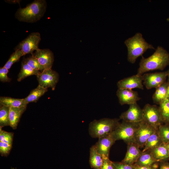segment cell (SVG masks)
I'll return each instance as SVG.
<instances>
[{
	"instance_id": "obj_15",
	"label": "cell",
	"mask_w": 169,
	"mask_h": 169,
	"mask_svg": "<svg viewBox=\"0 0 169 169\" xmlns=\"http://www.w3.org/2000/svg\"><path fill=\"white\" fill-rule=\"evenodd\" d=\"M119 102L121 105L136 103L140 99L138 93L132 90L118 89L116 92Z\"/></svg>"
},
{
	"instance_id": "obj_24",
	"label": "cell",
	"mask_w": 169,
	"mask_h": 169,
	"mask_svg": "<svg viewBox=\"0 0 169 169\" xmlns=\"http://www.w3.org/2000/svg\"><path fill=\"white\" fill-rule=\"evenodd\" d=\"M40 72V71L33 69L23 61L21 69L18 75L17 80L20 82L28 76L32 75L37 76Z\"/></svg>"
},
{
	"instance_id": "obj_33",
	"label": "cell",
	"mask_w": 169,
	"mask_h": 169,
	"mask_svg": "<svg viewBox=\"0 0 169 169\" xmlns=\"http://www.w3.org/2000/svg\"><path fill=\"white\" fill-rule=\"evenodd\" d=\"M112 164L114 169H136L133 164H128L121 161H112Z\"/></svg>"
},
{
	"instance_id": "obj_25",
	"label": "cell",
	"mask_w": 169,
	"mask_h": 169,
	"mask_svg": "<svg viewBox=\"0 0 169 169\" xmlns=\"http://www.w3.org/2000/svg\"><path fill=\"white\" fill-rule=\"evenodd\" d=\"M162 143L163 142L159 135L157 128L147 139L142 151L151 150Z\"/></svg>"
},
{
	"instance_id": "obj_34",
	"label": "cell",
	"mask_w": 169,
	"mask_h": 169,
	"mask_svg": "<svg viewBox=\"0 0 169 169\" xmlns=\"http://www.w3.org/2000/svg\"><path fill=\"white\" fill-rule=\"evenodd\" d=\"M9 72V70L4 66L0 68V80L1 81L5 82H10L11 79L7 75Z\"/></svg>"
},
{
	"instance_id": "obj_38",
	"label": "cell",
	"mask_w": 169,
	"mask_h": 169,
	"mask_svg": "<svg viewBox=\"0 0 169 169\" xmlns=\"http://www.w3.org/2000/svg\"><path fill=\"white\" fill-rule=\"evenodd\" d=\"M167 95L168 98V97H169V83L167 87Z\"/></svg>"
},
{
	"instance_id": "obj_21",
	"label": "cell",
	"mask_w": 169,
	"mask_h": 169,
	"mask_svg": "<svg viewBox=\"0 0 169 169\" xmlns=\"http://www.w3.org/2000/svg\"><path fill=\"white\" fill-rule=\"evenodd\" d=\"M0 104L9 107H27L24 99H16L9 97H0Z\"/></svg>"
},
{
	"instance_id": "obj_1",
	"label": "cell",
	"mask_w": 169,
	"mask_h": 169,
	"mask_svg": "<svg viewBox=\"0 0 169 169\" xmlns=\"http://www.w3.org/2000/svg\"><path fill=\"white\" fill-rule=\"evenodd\" d=\"M169 65V53L163 47L158 46L150 56L145 58L143 56L139 63L137 74L144 73L156 70H162Z\"/></svg>"
},
{
	"instance_id": "obj_37",
	"label": "cell",
	"mask_w": 169,
	"mask_h": 169,
	"mask_svg": "<svg viewBox=\"0 0 169 169\" xmlns=\"http://www.w3.org/2000/svg\"><path fill=\"white\" fill-rule=\"evenodd\" d=\"M159 169H169V162H162L160 165Z\"/></svg>"
},
{
	"instance_id": "obj_30",
	"label": "cell",
	"mask_w": 169,
	"mask_h": 169,
	"mask_svg": "<svg viewBox=\"0 0 169 169\" xmlns=\"http://www.w3.org/2000/svg\"><path fill=\"white\" fill-rule=\"evenodd\" d=\"M23 61L33 69L41 72L44 70V68L37 59L32 55L27 58H24Z\"/></svg>"
},
{
	"instance_id": "obj_28",
	"label": "cell",
	"mask_w": 169,
	"mask_h": 169,
	"mask_svg": "<svg viewBox=\"0 0 169 169\" xmlns=\"http://www.w3.org/2000/svg\"><path fill=\"white\" fill-rule=\"evenodd\" d=\"M159 135L162 142L166 144L169 143V124H161L158 128Z\"/></svg>"
},
{
	"instance_id": "obj_19",
	"label": "cell",
	"mask_w": 169,
	"mask_h": 169,
	"mask_svg": "<svg viewBox=\"0 0 169 169\" xmlns=\"http://www.w3.org/2000/svg\"><path fill=\"white\" fill-rule=\"evenodd\" d=\"M89 162L91 168L93 169H101L103 158L97 152L94 145L90 148Z\"/></svg>"
},
{
	"instance_id": "obj_17",
	"label": "cell",
	"mask_w": 169,
	"mask_h": 169,
	"mask_svg": "<svg viewBox=\"0 0 169 169\" xmlns=\"http://www.w3.org/2000/svg\"><path fill=\"white\" fill-rule=\"evenodd\" d=\"M27 107H10L9 112L10 126L13 129L17 128L20 119Z\"/></svg>"
},
{
	"instance_id": "obj_2",
	"label": "cell",
	"mask_w": 169,
	"mask_h": 169,
	"mask_svg": "<svg viewBox=\"0 0 169 169\" xmlns=\"http://www.w3.org/2000/svg\"><path fill=\"white\" fill-rule=\"evenodd\" d=\"M47 7L45 0H35L24 8H20L15 17L20 22L33 23L39 20L44 15Z\"/></svg>"
},
{
	"instance_id": "obj_12",
	"label": "cell",
	"mask_w": 169,
	"mask_h": 169,
	"mask_svg": "<svg viewBox=\"0 0 169 169\" xmlns=\"http://www.w3.org/2000/svg\"><path fill=\"white\" fill-rule=\"evenodd\" d=\"M32 55L37 59L44 70L52 68L54 57L53 53L49 49H38Z\"/></svg>"
},
{
	"instance_id": "obj_18",
	"label": "cell",
	"mask_w": 169,
	"mask_h": 169,
	"mask_svg": "<svg viewBox=\"0 0 169 169\" xmlns=\"http://www.w3.org/2000/svg\"><path fill=\"white\" fill-rule=\"evenodd\" d=\"M156 161H161L169 158V154L166 144L162 143L149 150Z\"/></svg>"
},
{
	"instance_id": "obj_35",
	"label": "cell",
	"mask_w": 169,
	"mask_h": 169,
	"mask_svg": "<svg viewBox=\"0 0 169 169\" xmlns=\"http://www.w3.org/2000/svg\"><path fill=\"white\" fill-rule=\"evenodd\" d=\"M101 169H114L112 164V161L109 158H103V162Z\"/></svg>"
},
{
	"instance_id": "obj_22",
	"label": "cell",
	"mask_w": 169,
	"mask_h": 169,
	"mask_svg": "<svg viewBox=\"0 0 169 169\" xmlns=\"http://www.w3.org/2000/svg\"><path fill=\"white\" fill-rule=\"evenodd\" d=\"M158 162L154 159L150 151L142 152L136 162L134 164L140 166H149Z\"/></svg>"
},
{
	"instance_id": "obj_29",
	"label": "cell",
	"mask_w": 169,
	"mask_h": 169,
	"mask_svg": "<svg viewBox=\"0 0 169 169\" xmlns=\"http://www.w3.org/2000/svg\"><path fill=\"white\" fill-rule=\"evenodd\" d=\"M15 50L11 55L8 60L3 66L8 70L13 64L19 60L22 56H24L23 53L20 50L17 49Z\"/></svg>"
},
{
	"instance_id": "obj_10",
	"label": "cell",
	"mask_w": 169,
	"mask_h": 169,
	"mask_svg": "<svg viewBox=\"0 0 169 169\" xmlns=\"http://www.w3.org/2000/svg\"><path fill=\"white\" fill-rule=\"evenodd\" d=\"M167 71L145 74L142 75L143 84L147 89L156 88L165 82Z\"/></svg>"
},
{
	"instance_id": "obj_41",
	"label": "cell",
	"mask_w": 169,
	"mask_h": 169,
	"mask_svg": "<svg viewBox=\"0 0 169 169\" xmlns=\"http://www.w3.org/2000/svg\"><path fill=\"white\" fill-rule=\"evenodd\" d=\"M167 99H168L169 100V97H168L167 98Z\"/></svg>"
},
{
	"instance_id": "obj_6",
	"label": "cell",
	"mask_w": 169,
	"mask_h": 169,
	"mask_svg": "<svg viewBox=\"0 0 169 169\" xmlns=\"http://www.w3.org/2000/svg\"><path fill=\"white\" fill-rule=\"evenodd\" d=\"M41 40V35L39 32L32 33L20 42L14 49L20 50L24 55L28 54L32 55L34 51L39 49L38 46Z\"/></svg>"
},
{
	"instance_id": "obj_20",
	"label": "cell",
	"mask_w": 169,
	"mask_h": 169,
	"mask_svg": "<svg viewBox=\"0 0 169 169\" xmlns=\"http://www.w3.org/2000/svg\"><path fill=\"white\" fill-rule=\"evenodd\" d=\"M169 82H165L156 88L152 96V99L155 103L159 104L162 101L167 99V90Z\"/></svg>"
},
{
	"instance_id": "obj_3",
	"label": "cell",
	"mask_w": 169,
	"mask_h": 169,
	"mask_svg": "<svg viewBox=\"0 0 169 169\" xmlns=\"http://www.w3.org/2000/svg\"><path fill=\"white\" fill-rule=\"evenodd\" d=\"M124 43L127 49V60L132 64L134 63L139 57L142 56L148 49H156L145 40L140 33H136L126 39Z\"/></svg>"
},
{
	"instance_id": "obj_9",
	"label": "cell",
	"mask_w": 169,
	"mask_h": 169,
	"mask_svg": "<svg viewBox=\"0 0 169 169\" xmlns=\"http://www.w3.org/2000/svg\"><path fill=\"white\" fill-rule=\"evenodd\" d=\"M157 128L141 121L136 131L134 142L140 148L144 147L148 138Z\"/></svg>"
},
{
	"instance_id": "obj_16",
	"label": "cell",
	"mask_w": 169,
	"mask_h": 169,
	"mask_svg": "<svg viewBox=\"0 0 169 169\" xmlns=\"http://www.w3.org/2000/svg\"><path fill=\"white\" fill-rule=\"evenodd\" d=\"M127 145V150L125 155L121 162L128 164L133 165L136 162L142 153V151L134 142H130Z\"/></svg>"
},
{
	"instance_id": "obj_4",
	"label": "cell",
	"mask_w": 169,
	"mask_h": 169,
	"mask_svg": "<svg viewBox=\"0 0 169 169\" xmlns=\"http://www.w3.org/2000/svg\"><path fill=\"white\" fill-rule=\"evenodd\" d=\"M119 123L117 119L95 120L89 124V134L93 138H100L111 133Z\"/></svg>"
},
{
	"instance_id": "obj_27",
	"label": "cell",
	"mask_w": 169,
	"mask_h": 169,
	"mask_svg": "<svg viewBox=\"0 0 169 169\" xmlns=\"http://www.w3.org/2000/svg\"><path fill=\"white\" fill-rule=\"evenodd\" d=\"M0 127L10 126L9 112L10 107L0 105Z\"/></svg>"
},
{
	"instance_id": "obj_32",
	"label": "cell",
	"mask_w": 169,
	"mask_h": 169,
	"mask_svg": "<svg viewBox=\"0 0 169 169\" xmlns=\"http://www.w3.org/2000/svg\"><path fill=\"white\" fill-rule=\"evenodd\" d=\"M12 145L0 141V153L2 156H7L9 153Z\"/></svg>"
},
{
	"instance_id": "obj_5",
	"label": "cell",
	"mask_w": 169,
	"mask_h": 169,
	"mask_svg": "<svg viewBox=\"0 0 169 169\" xmlns=\"http://www.w3.org/2000/svg\"><path fill=\"white\" fill-rule=\"evenodd\" d=\"M123 121L120 122L111 134L115 141L122 140L127 144L134 142L135 134L139 125Z\"/></svg>"
},
{
	"instance_id": "obj_23",
	"label": "cell",
	"mask_w": 169,
	"mask_h": 169,
	"mask_svg": "<svg viewBox=\"0 0 169 169\" xmlns=\"http://www.w3.org/2000/svg\"><path fill=\"white\" fill-rule=\"evenodd\" d=\"M48 91V89L44 88L39 85L32 90L28 95L24 98L27 105L30 102H36L39 99Z\"/></svg>"
},
{
	"instance_id": "obj_40",
	"label": "cell",
	"mask_w": 169,
	"mask_h": 169,
	"mask_svg": "<svg viewBox=\"0 0 169 169\" xmlns=\"http://www.w3.org/2000/svg\"><path fill=\"white\" fill-rule=\"evenodd\" d=\"M167 72L168 74L167 77H168V82L169 83V69L167 71Z\"/></svg>"
},
{
	"instance_id": "obj_8",
	"label": "cell",
	"mask_w": 169,
	"mask_h": 169,
	"mask_svg": "<svg viewBox=\"0 0 169 169\" xmlns=\"http://www.w3.org/2000/svg\"><path fill=\"white\" fill-rule=\"evenodd\" d=\"M39 85L46 88H50L54 90L58 82V73L51 69H44L37 76Z\"/></svg>"
},
{
	"instance_id": "obj_26",
	"label": "cell",
	"mask_w": 169,
	"mask_h": 169,
	"mask_svg": "<svg viewBox=\"0 0 169 169\" xmlns=\"http://www.w3.org/2000/svg\"><path fill=\"white\" fill-rule=\"evenodd\" d=\"M159 105V109L162 122L169 124V100L166 99Z\"/></svg>"
},
{
	"instance_id": "obj_31",
	"label": "cell",
	"mask_w": 169,
	"mask_h": 169,
	"mask_svg": "<svg viewBox=\"0 0 169 169\" xmlns=\"http://www.w3.org/2000/svg\"><path fill=\"white\" fill-rule=\"evenodd\" d=\"M0 127V141L12 145L13 133L3 130Z\"/></svg>"
},
{
	"instance_id": "obj_39",
	"label": "cell",
	"mask_w": 169,
	"mask_h": 169,
	"mask_svg": "<svg viewBox=\"0 0 169 169\" xmlns=\"http://www.w3.org/2000/svg\"><path fill=\"white\" fill-rule=\"evenodd\" d=\"M169 154V143L166 144Z\"/></svg>"
},
{
	"instance_id": "obj_36",
	"label": "cell",
	"mask_w": 169,
	"mask_h": 169,
	"mask_svg": "<svg viewBox=\"0 0 169 169\" xmlns=\"http://www.w3.org/2000/svg\"><path fill=\"white\" fill-rule=\"evenodd\" d=\"M133 165L136 169H158V162L149 166H140L134 164Z\"/></svg>"
},
{
	"instance_id": "obj_7",
	"label": "cell",
	"mask_w": 169,
	"mask_h": 169,
	"mask_svg": "<svg viewBox=\"0 0 169 169\" xmlns=\"http://www.w3.org/2000/svg\"><path fill=\"white\" fill-rule=\"evenodd\" d=\"M142 110V121L156 128L162 124L159 107L147 104Z\"/></svg>"
},
{
	"instance_id": "obj_11",
	"label": "cell",
	"mask_w": 169,
	"mask_h": 169,
	"mask_svg": "<svg viewBox=\"0 0 169 169\" xmlns=\"http://www.w3.org/2000/svg\"><path fill=\"white\" fill-rule=\"evenodd\" d=\"M123 121L130 123H139L142 121V110L137 103L130 105L128 109L120 116Z\"/></svg>"
},
{
	"instance_id": "obj_14",
	"label": "cell",
	"mask_w": 169,
	"mask_h": 169,
	"mask_svg": "<svg viewBox=\"0 0 169 169\" xmlns=\"http://www.w3.org/2000/svg\"><path fill=\"white\" fill-rule=\"evenodd\" d=\"M119 89L132 90L134 88L144 89L142 75H136L124 78L119 81L117 84Z\"/></svg>"
},
{
	"instance_id": "obj_13",
	"label": "cell",
	"mask_w": 169,
	"mask_h": 169,
	"mask_svg": "<svg viewBox=\"0 0 169 169\" xmlns=\"http://www.w3.org/2000/svg\"><path fill=\"white\" fill-rule=\"evenodd\" d=\"M115 141L111 133L99 138L94 146L97 152L103 158H109L110 149Z\"/></svg>"
}]
</instances>
